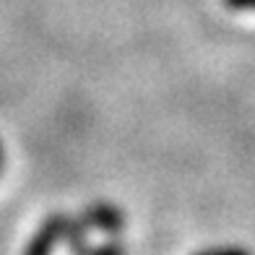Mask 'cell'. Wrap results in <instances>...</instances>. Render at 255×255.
<instances>
[{
    "label": "cell",
    "mask_w": 255,
    "mask_h": 255,
    "mask_svg": "<svg viewBox=\"0 0 255 255\" xmlns=\"http://www.w3.org/2000/svg\"><path fill=\"white\" fill-rule=\"evenodd\" d=\"M89 227L84 224L81 216H65V214H52L42 222L37 235L31 237L24 255H52L57 242H68L73 237L86 235Z\"/></svg>",
    "instance_id": "obj_1"
},
{
    "label": "cell",
    "mask_w": 255,
    "mask_h": 255,
    "mask_svg": "<svg viewBox=\"0 0 255 255\" xmlns=\"http://www.w3.org/2000/svg\"><path fill=\"white\" fill-rule=\"evenodd\" d=\"M84 224L89 229H99L104 235H120L123 227H125V219H123V211L112 203H91L84 214Z\"/></svg>",
    "instance_id": "obj_2"
},
{
    "label": "cell",
    "mask_w": 255,
    "mask_h": 255,
    "mask_svg": "<svg viewBox=\"0 0 255 255\" xmlns=\"http://www.w3.org/2000/svg\"><path fill=\"white\" fill-rule=\"evenodd\" d=\"M68 250L73 255H128V250L118 242H107V245H91V242L81 235V237H73L65 242Z\"/></svg>",
    "instance_id": "obj_3"
},
{
    "label": "cell",
    "mask_w": 255,
    "mask_h": 255,
    "mask_svg": "<svg viewBox=\"0 0 255 255\" xmlns=\"http://www.w3.org/2000/svg\"><path fill=\"white\" fill-rule=\"evenodd\" d=\"M198 255H250V253L242 248H211V250H203Z\"/></svg>",
    "instance_id": "obj_4"
},
{
    "label": "cell",
    "mask_w": 255,
    "mask_h": 255,
    "mask_svg": "<svg viewBox=\"0 0 255 255\" xmlns=\"http://www.w3.org/2000/svg\"><path fill=\"white\" fill-rule=\"evenodd\" d=\"M224 5L235 10H255V0H224Z\"/></svg>",
    "instance_id": "obj_5"
},
{
    "label": "cell",
    "mask_w": 255,
    "mask_h": 255,
    "mask_svg": "<svg viewBox=\"0 0 255 255\" xmlns=\"http://www.w3.org/2000/svg\"><path fill=\"white\" fill-rule=\"evenodd\" d=\"M0 167H3V146H0Z\"/></svg>",
    "instance_id": "obj_6"
}]
</instances>
